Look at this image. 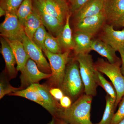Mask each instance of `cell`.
I'll list each match as a JSON object with an SVG mask.
<instances>
[{
    "mask_svg": "<svg viewBox=\"0 0 124 124\" xmlns=\"http://www.w3.org/2000/svg\"><path fill=\"white\" fill-rule=\"evenodd\" d=\"M93 97L85 94L69 108H62L54 117L68 124H93L90 118Z\"/></svg>",
    "mask_w": 124,
    "mask_h": 124,
    "instance_id": "obj_1",
    "label": "cell"
},
{
    "mask_svg": "<svg viewBox=\"0 0 124 124\" xmlns=\"http://www.w3.org/2000/svg\"><path fill=\"white\" fill-rule=\"evenodd\" d=\"M121 61L110 63L101 58H98L94 63L96 70L107 76L115 89L117 93L116 108L124 96V76L121 72Z\"/></svg>",
    "mask_w": 124,
    "mask_h": 124,
    "instance_id": "obj_2",
    "label": "cell"
},
{
    "mask_svg": "<svg viewBox=\"0 0 124 124\" xmlns=\"http://www.w3.org/2000/svg\"><path fill=\"white\" fill-rule=\"evenodd\" d=\"M78 62L80 73L84 86L85 94L94 97L97 94L98 85L96 78V69L92 56L89 53L76 55Z\"/></svg>",
    "mask_w": 124,
    "mask_h": 124,
    "instance_id": "obj_3",
    "label": "cell"
},
{
    "mask_svg": "<svg viewBox=\"0 0 124 124\" xmlns=\"http://www.w3.org/2000/svg\"><path fill=\"white\" fill-rule=\"evenodd\" d=\"M60 88L65 95L72 99L77 97L84 90L79 64L76 60H69Z\"/></svg>",
    "mask_w": 124,
    "mask_h": 124,
    "instance_id": "obj_4",
    "label": "cell"
},
{
    "mask_svg": "<svg viewBox=\"0 0 124 124\" xmlns=\"http://www.w3.org/2000/svg\"><path fill=\"white\" fill-rule=\"evenodd\" d=\"M44 51L49 62L51 69V76L49 82L54 88H61L62 84L66 67L69 60L70 50L64 51L62 54L51 53L46 50Z\"/></svg>",
    "mask_w": 124,
    "mask_h": 124,
    "instance_id": "obj_5",
    "label": "cell"
},
{
    "mask_svg": "<svg viewBox=\"0 0 124 124\" xmlns=\"http://www.w3.org/2000/svg\"><path fill=\"white\" fill-rule=\"evenodd\" d=\"M0 36L4 38L22 42L25 35L24 27L16 13H7L4 20L0 25Z\"/></svg>",
    "mask_w": 124,
    "mask_h": 124,
    "instance_id": "obj_6",
    "label": "cell"
},
{
    "mask_svg": "<svg viewBox=\"0 0 124 124\" xmlns=\"http://www.w3.org/2000/svg\"><path fill=\"white\" fill-rule=\"evenodd\" d=\"M20 78L22 89L33 84L38 83L43 79L49 78L51 74H48L40 71L35 62L29 58L24 69L21 72Z\"/></svg>",
    "mask_w": 124,
    "mask_h": 124,
    "instance_id": "obj_7",
    "label": "cell"
},
{
    "mask_svg": "<svg viewBox=\"0 0 124 124\" xmlns=\"http://www.w3.org/2000/svg\"><path fill=\"white\" fill-rule=\"evenodd\" d=\"M22 42L29 58L35 62L39 69L42 72L51 74L50 65L44 56L42 49L35 44L26 35L23 38Z\"/></svg>",
    "mask_w": 124,
    "mask_h": 124,
    "instance_id": "obj_8",
    "label": "cell"
},
{
    "mask_svg": "<svg viewBox=\"0 0 124 124\" xmlns=\"http://www.w3.org/2000/svg\"><path fill=\"white\" fill-rule=\"evenodd\" d=\"M107 21L106 15L104 10L97 15L76 22L75 31L84 32L93 36L103 27Z\"/></svg>",
    "mask_w": 124,
    "mask_h": 124,
    "instance_id": "obj_9",
    "label": "cell"
},
{
    "mask_svg": "<svg viewBox=\"0 0 124 124\" xmlns=\"http://www.w3.org/2000/svg\"><path fill=\"white\" fill-rule=\"evenodd\" d=\"M67 1L66 0H44L39 2L48 13L64 23L67 17L71 12Z\"/></svg>",
    "mask_w": 124,
    "mask_h": 124,
    "instance_id": "obj_10",
    "label": "cell"
},
{
    "mask_svg": "<svg viewBox=\"0 0 124 124\" xmlns=\"http://www.w3.org/2000/svg\"><path fill=\"white\" fill-rule=\"evenodd\" d=\"M33 5L39 15L43 25L48 30L50 33L56 37L62 31L64 23L48 13L38 1L34 0Z\"/></svg>",
    "mask_w": 124,
    "mask_h": 124,
    "instance_id": "obj_11",
    "label": "cell"
},
{
    "mask_svg": "<svg viewBox=\"0 0 124 124\" xmlns=\"http://www.w3.org/2000/svg\"><path fill=\"white\" fill-rule=\"evenodd\" d=\"M101 39L112 47L116 51L124 46V29L116 31L113 25L106 24L102 27Z\"/></svg>",
    "mask_w": 124,
    "mask_h": 124,
    "instance_id": "obj_12",
    "label": "cell"
},
{
    "mask_svg": "<svg viewBox=\"0 0 124 124\" xmlns=\"http://www.w3.org/2000/svg\"><path fill=\"white\" fill-rule=\"evenodd\" d=\"M107 0H90L74 13L76 22L100 13L104 9Z\"/></svg>",
    "mask_w": 124,
    "mask_h": 124,
    "instance_id": "obj_13",
    "label": "cell"
},
{
    "mask_svg": "<svg viewBox=\"0 0 124 124\" xmlns=\"http://www.w3.org/2000/svg\"><path fill=\"white\" fill-rule=\"evenodd\" d=\"M104 10L107 21L116 25L124 17V0H107Z\"/></svg>",
    "mask_w": 124,
    "mask_h": 124,
    "instance_id": "obj_14",
    "label": "cell"
},
{
    "mask_svg": "<svg viewBox=\"0 0 124 124\" xmlns=\"http://www.w3.org/2000/svg\"><path fill=\"white\" fill-rule=\"evenodd\" d=\"M1 53L4 59L7 73L10 79L14 78L17 71L15 67L16 59L11 47L4 37H1Z\"/></svg>",
    "mask_w": 124,
    "mask_h": 124,
    "instance_id": "obj_15",
    "label": "cell"
},
{
    "mask_svg": "<svg viewBox=\"0 0 124 124\" xmlns=\"http://www.w3.org/2000/svg\"><path fill=\"white\" fill-rule=\"evenodd\" d=\"M93 36L80 31H75L73 35V50L75 55L89 53L91 51V44Z\"/></svg>",
    "mask_w": 124,
    "mask_h": 124,
    "instance_id": "obj_16",
    "label": "cell"
},
{
    "mask_svg": "<svg viewBox=\"0 0 124 124\" xmlns=\"http://www.w3.org/2000/svg\"><path fill=\"white\" fill-rule=\"evenodd\" d=\"M91 49L95 51L102 57L106 58L110 63H115L121 61L116 56V51L110 46L100 39L92 40Z\"/></svg>",
    "mask_w": 124,
    "mask_h": 124,
    "instance_id": "obj_17",
    "label": "cell"
},
{
    "mask_svg": "<svg viewBox=\"0 0 124 124\" xmlns=\"http://www.w3.org/2000/svg\"><path fill=\"white\" fill-rule=\"evenodd\" d=\"M4 38L11 47L15 56L17 62V71H22L28 60L30 58L25 50L22 42L19 40H10Z\"/></svg>",
    "mask_w": 124,
    "mask_h": 124,
    "instance_id": "obj_18",
    "label": "cell"
},
{
    "mask_svg": "<svg viewBox=\"0 0 124 124\" xmlns=\"http://www.w3.org/2000/svg\"><path fill=\"white\" fill-rule=\"evenodd\" d=\"M71 14L68 16L63 28L56 37L63 52L73 50L74 46L73 35L70 25Z\"/></svg>",
    "mask_w": 124,
    "mask_h": 124,
    "instance_id": "obj_19",
    "label": "cell"
},
{
    "mask_svg": "<svg viewBox=\"0 0 124 124\" xmlns=\"http://www.w3.org/2000/svg\"><path fill=\"white\" fill-rule=\"evenodd\" d=\"M42 24L40 17L33 6V11L27 18L23 26L25 35L32 41L34 33Z\"/></svg>",
    "mask_w": 124,
    "mask_h": 124,
    "instance_id": "obj_20",
    "label": "cell"
},
{
    "mask_svg": "<svg viewBox=\"0 0 124 124\" xmlns=\"http://www.w3.org/2000/svg\"><path fill=\"white\" fill-rule=\"evenodd\" d=\"M106 104L104 113L101 120L95 124H110L115 115L116 100L107 94Z\"/></svg>",
    "mask_w": 124,
    "mask_h": 124,
    "instance_id": "obj_21",
    "label": "cell"
},
{
    "mask_svg": "<svg viewBox=\"0 0 124 124\" xmlns=\"http://www.w3.org/2000/svg\"><path fill=\"white\" fill-rule=\"evenodd\" d=\"M32 0H23L17 12V15L20 22L24 26L27 18L33 11Z\"/></svg>",
    "mask_w": 124,
    "mask_h": 124,
    "instance_id": "obj_22",
    "label": "cell"
},
{
    "mask_svg": "<svg viewBox=\"0 0 124 124\" xmlns=\"http://www.w3.org/2000/svg\"><path fill=\"white\" fill-rule=\"evenodd\" d=\"M96 75L98 85L102 87L107 94L116 101L117 93L113 85L108 81L102 75L101 73L97 70Z\"/></svg>",
    "mask_w": 124,
    "mask_h": 124,
    "instance_id": "obj_23",
    "label": "cell"
},
{
    "mask_svg": "<svg viewBox=\"0 0 124 124\" xmlns=\"http://www.w3.org/2000/svg\"><path fill=\"white\" fill-rule=\"evenodd\" d=\"M45 46L46 50L53 53L59 54L64 52L57 38L50 32L47 33Z\"/></svg>",
    "mask_w": 124,
    "mask_h": 124,
    "instance_id": "obj_24",
    "label": "cell"
},
{
    "mask_svg": "<svg viewBox=\"0 0 124 124\" xmlns=\"http://www.w3.org/2000/svg\"><path fill=\"white\" fill-rule=\"evenodd\" d=\"M48 32L43 24L40 26L34 33L32 41L42 49L43 51L46 50L45 46V41Z\"/></svg>",
    "mask_w": 124,
    "mask_h": 124,
    "instance_id": "obj_25",
    "label": "cell"
},
{
    "mask_svg": "<svg viewBox=\"0 0 124 124\" xmlns=\"http://www.w3.org/2000/svg\"><path fill=\"white\" fill-rule=\"evenodd\" d=\"M23 0H0V7L7 13H16Z\"/></svg>",
    "mask_w": 124,
    "mask_h": 124,
    "instance_id": "obj_26",
    "label": "cell"
},
{
    "mask_svg": "<svg viewBox=\"0 0 124 124\" xmlns=\"http://www.w3.org/2000/svg\"><path fill=\"white\" fill-rule=\"evenodd\" d=\"M22 90L21 88H15L8 82L4 80H1L0 82V99H1L5 95L9 94L18 90Z\"/></svg>",
    "mask_w": 124,
    "mask_h": 124,
    "instance_id": "obj_27",
    "label": "cell"
},
{
    "mask_svg": "<svg viewBox=\"0 0 124 124\" xmlns=\"http://www.w3.org/2000/svg\"><path fill=\"white\" fill-rule=\"evenodd\" d=\"M124 119V96L119 103V108L116 113L110 124H117Z\"/></svg>",
    "mask_w": 124,
    "mask_h": 124,
    "instance_id": "obj_28",
    "label": "cell"
},
{
    "mask_svg": "<svg viewBox=\"0 0 124 124\" xmlns=\"http://www.w3.org/2000/svg\"><path fill=\"white\" fill-rule=\"evenodd\" d=\"M90 0H70V9L71 12L75 13L79 9Z\"/></svg>",
    "mask_w": 124,
    "mask_h": 124,
    "instance_id": "obj_29",
    "label": "cell"
},
{
    "mask_svg": "<svg viewBox=\"0 0 124 124\" xmlns=\"http://www.w3.org/2000/svg\"><path fill=\"white\" fill-rule=\"evenodd\" d=\"M49 91L55 100H60L64 96V93L60 88L54 87L49 90Z\"/></svg>",
    "mask_w": 124,
    "mask_h": 124,
    "instance_id": "obj_30",
    "label": "cell"
},
{
    "mask_svg": "<svg viewBox=\"0 0 124 124\" xmlns=\"http://www.w3.org/2000/svg\"><path fill=\"white\" fill-rule=\"evenodd\" d=\"M60 106L63 108H69L72 105L70 98L67 95H64L60 100Z\"/></svg>",
    "mask_w": 124,
    "mask_h": 124,
    "instance_id": "obj_31",
    "label": "cell"
},
{
    "mask_svg": "<svg viewBox=\"0 0 124 124\" xmlns=\"http://www.w3.org/2000/svg\"><path fill=\"white\" fill-rule=\"evenodd\" d=\"M121 57V71L124 76V46L120 48L118 50Z\"/></svg>",
    "mask_w": 124,
    "mask_h": 124,
    "instance_id": "obj_32",
    "label": "cell"
},
{
    "mask_svg": "<svg viewBox=\"0 0 124 124\" xmlns=\"http://www.w3.org/2000/svg\"><path fill=\"white\" fill-rule=\"evenodd\" d=\"M7 14V12L4 9L0 7V16L2 17L4 16H5Z\"/></svg>",
    "mask_w": 124,
    "mask_h": 124,
    "instance_id": "obj_33",
    "label": "cell"
},
{
    "mask_svg": "<svg viewBox=\"0 0 124 124\" xmlns=\"http://www.w3.org/2000/svg\"><path fill=\"white\" fill-rule=\"evenodd\" d=\"M116 26H118L123 27H124V17L118 22L117 24H116Z\"/></svg>",
    "mask_w": 124,
    "mask_h": 124,
    "instance_id": "obj_34",
    "label": "cell"
},
{
    "mask_svg": "<svg viewBox=\"0 0 124 124\" xmlns=\"http://www.w3.org/2000/svg\"><path fill=\"white\" fill-rule=\"evenodd\" d=\"M55 118V121H56V123L57 124H68L66 122H64V121H63L62 120L60 119H58V118Z\"/></svg>",
    "mask_w": 124,
    "mask_h": 124,
    "instance_id": "obj_35",
    "label": "cell"
},
{
    "mask_svg": "<svg viewBox=\"0 0 124 124\" xmlns=\"http://www.w3.org/2000/svg\"><path fill=\"white\" fill-rule=\"evenodd\" d=\"M48 124H57L56 121H55V118H53L52 120Z\"/></svg>",
    "mask_w": 124,
    "mask_h": 124,
    "instance_id": "obj_36",
    "label": "cell"
},
{
    "mask_svg": "<svg viewBox=\"0 0 124 124\" xmlns=\"http://www.w3.org/2000/svg\"><path fill=\"white\" fill-rule=\"evenodd\" d=\"M117 124H124V119L122 120L120 122H119Z\"/></svg>",
    "mask_w": 124,
    "mask_h": 124,
    "instance_id": "obj_37",
    "label": "cell"
},
{
    "mask_svg": "<svg viewBox=\"0 0 124 124\" xmlns=\"http://www.w3.org/2000/svg\"><path fill=\"white\" fill-rule=\"evenodd\" d=\"M36 0L38 1H39L40 2H42L44 0Z\"/></svg>",
    "mask_w": 124,
    "mask_h": 124,
    "instance_id": "obj_38",
    "label": "cell"
},
{
    "mask_svg": "<svg viewBox=\"0 0 124 124\" xmlns=\"http://www.w3.org/2000/svg\"><path fill=\"white\" fill-rule=\"evenodd\" d=\"M66 0L67 1H69H69H70V0Z\"/></svg>",
    "mask_w": 124,
    "mask_h": 124,
    "instance_id": "obj_39",
    "label": "cell"
}]
</instances>
